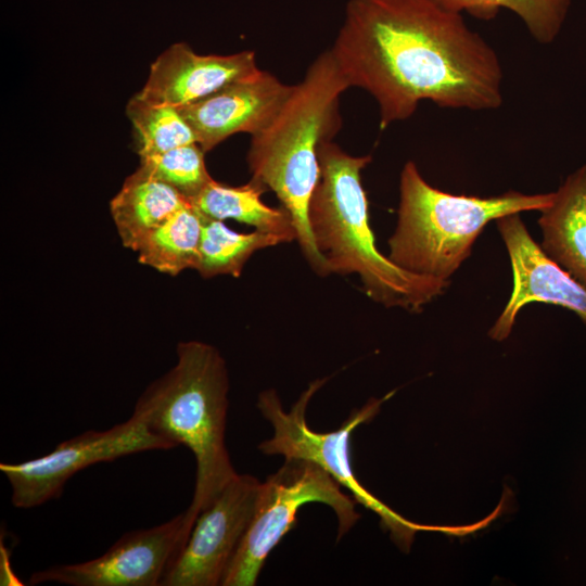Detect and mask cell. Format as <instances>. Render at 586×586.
Instances as JSON below:
<instances>
[{
	"label": "cell",
	"mask_w": 586,
	"mask_h": 586,
	"mask_svg": "<svg viewBox=\"0 0 586 586\" xmlns=\"http://www.w3.org/2000/svg\"><path fill=\"white\" fill-rule=\"evenodd\" d=\"M330 50L349 86L377 101L381 130L425 100L471 111L502 103L496 51L431 0H349Z\"/></svg>",
	"instance_id": "1"
},
{
	"label": "cell",
	"mask_w": 586,
	"mask_h": 586,
	"mask_svg": "<svg viewBox=\"0 0 586 586\" xmlns=\"http://www.w3.org/2000/svg\"><path fill=\"white\" fill-rule=\"evenodd\" d=\"M351 86L331 50L308 66L276 117L251 138L252 180L276 193L291 215L296 241L319 276H328L308 221V206L320 179L319 149L341 128L340 98Z\"/></svg>",
	"instance_id": "2"
},
{
	"label": "cell",
	"mask_w": 586,
	"mask_h": 586,
	"mask_svg": "<svg viewBox=\"0 0 586 586\" xmlns=\"http://www.w3.org/2000/svg\"><path fill=\"white\" fill-rule=\"evenodd\" d=\"M370 154L353 156L332 140L319 149L320 179L308 221L329 275H358L367 295L386 307L420 311L444 293L449 281L407 271L375 246L361 171Z\"/></svg>",
	"instance_id": "3"
},
{
	"label": "cell",
	"mask_w": 586,
	"mask_h": 586,
	"mask_svg": "<svg viewBox=\"0 0 586 586\" xmlns=\"http://www.w3.org/2000/svg\"><path fill=\"white\" fill-rule=\"evenodd\" d=\"M175 366L139 396L132 416L175 448L195 459V485L188 507L199 515L238 474L226 447L229 378L216 347L180 342Z\"/></svg>",
	"instance_id": "4"
},
{
	"label": "cell",
	"mask_w": 586,
	"mask_h": 586,
	"mask_svg": "<svg viewBox=\"0 0 586 586\" xmlns=\"http://www.w3.org/2000/svg\"><path fill=\"white\" fill-rule=\"evenodd\" d=\"M553 196L555 192L524 194L512 190L488 198L451 194L429 184L409 161L400 173L397 224L387 242V257L407 271L449 281L489 221L514 213L540 212Z\"/></svg>",
	"instance_id": "5"
},
{
	"label": "cell",
	"mask_w": 586,
	"mask_h": 586,
	"mask_svg": "<svg viewBox=\"0 0 586 586\" xmlns=\"http://www.w3.org/2000/svg\"><path fill=\"white\" fill-rule=\"evenodd\" d=\"M326 380L313 381L289 411L283 410L275 390H266L258 395L257 407L273 429V435L259 444V450L266 455H281L285 459L317 463L346 488L355 501L380 518L381 526L390 532L393 542L405 552L409 551L418 532H438L451 536L475 533L479 530L477 522L468 525H430L407 520L362 486L352 467L351 436L358 425L378 415L381 405L395 391L382 398H371L361 408L354 409L337 430L316 432L307 424L306 409Z\"/></svg>",
	"instance_id": "6"
},
{
	"label": "cell",
	"mask_w": 586,
	"mask_h": 586,
	"mask_svg": "<svg viewBox=\"0 0 586 586\" xmlns=\"http://www.w3.org/2000/svg\"><path fill=\"white\" fill-rule=\"evenodd\" d=\"M321 502L333 509L340 539L358 521L355 500L317 463L285 459L277 472L260 484L251 524L233 556L221 586H253L270 551L294 527L302 506Z\"/></svg>",
	"instance_id": "7"
},
{
	"label": "cell",
	"mask_w": 586,
	"mask_h": 586,
	"mask_svg": "<svg viewBox=\"0 0 586 586\" xmlns=\"http://www.w3.org/2000/svg\"><path fill=\"white\" fill-rule=\"evenodd\" d=\"M171 448L131 415L110 429L89 430L63 441L38 458L2 462L0 471L10 483L13 507L30 509L59 498L67 481L89 466L141 451Z\"/></svg>",
	"instance_id": "8"
},
{
	"label": "cell",
	"mask_w": 586,
	"mask_h": 586,
	"mask_svg": "<svg viewBox=\"0 0 586 586\" xmlns=\"http://www.w3.org/2000/svg\"><path fill=\"white\" fill-rule=\"evenodd\" d=\"M198 515L189 508L150 528L122 535L103 555L34 572L30 585L157 586L186 545Z\"/></svg>",
	"instance_id": "9"
},
{
	"label": "cell",
	"mask_w": 586,
	"mask_h": 586,
	"mask_svg": "<svg viewBox=\"0 0 586 586\" xmlns=\"http://www.w3.org/2000/svg\"><path fill=\"white\" fill-rule=\"evenodd\" d=\"M262 482L237 474L206 509L165 573L161 586H217L235 555L255 511Z\"/></svg>",
	"instance_id": "10"
},
{
	"label": "cell",
	"mask_w": 586,
	"mask_h": 586,
	"mask_svg": "<svg viewBox=\"0 0 586 586\" xmlns=\"http://www.w3.org/2000/svg\"><path fill=\"white\" fill-rule=\"evenodd\" d=\"M496 222L509 254L513 289L489 336L495 341L506 340L520 309L534 302L568 308L586 323V286L545 254L528 233L520 213L500 217Z\"/></svg>",
	"instance_id": "11"
},
{
	"label": "cell",
	"mask_w": 586,
	"mask_h": 586,
	"mask_svg": "<svg viewBox=\"0 0 586 586\" xmlns=\"http://www.w3.org/2000/svg\"><path fill=\"white\" fill-rule=\"evenodd\" d=\"M292 89L293 85L283 84L271 73L259 69L178 110L206 153L232 135L253 136L266 128Z\"/></svg>",
	"instance_id": "12"
},
{
	"label": "cell",
	"mask_w": 586,
	"mask_h": 586,
	"mask_svg": "<svg viewBox=\"0 0 586 586\" xmlns=\"http://www.w3.org/2000/svg\"><path fill=\"white\" fill-rule=\"evenodd\" d=\"M259 69L251 50L227 55L199 54L189 44L177 42L151 64L148 79L136 94L153 104L181 109Z\"/></svg>",
	"instance_id": "13"
},
{
	"label": "cell",
	"mask_w": 586,
	"mask_h": 586,
	"mask_svg": "<svg viewBox=\"0 0 586 586\" xmlns=\"http://www.w3.org/2000/svg\"><path fill=\"white\" fill-rule=\"evenodd\" d=\"M538 225L545 254L586 286V165L566 177Z\"/></svg>",
	"instance_id": "14"
},
{
	"label": "cell",
	"mask_w": 586,
	"mask_h": 586,
	"mask_svg": "<svg viewBox=\"0 0 586 586\" xmlns=\"http://www.w3.org/2000/svg\"><path fill=\"white\" fill-rule=\"evenodd\" d=\"M190 202L169 184L138 169L110 202L123 245L136 252L143 239Z\"/></svg>",
	"instance_id": "15"
},
{
	"label": "cell",
	"mask_w": 586,
	"mask_h": 586,
	"mask_svg": "<svg viewBox=\"0 0 586 586\" xmlns=\"http://www.w3.org/2000/svg\"><path fill=\"white\" fill-rule=\"evenodd\" d=\"M267 190L251 179L243 186H227L212 179L190 204L203 216L217 219H233L252 226L255 230L276 234L283 242L297 239L293 219L283 207H270L262 201Z\"/></svg>",
	"instance_id": "16"
},
{
	"label": "cell",
	"mask_w": 586,
	"mask_h": 586,
	"mask_svg": "<svg viewBox=\"0 0 586 586\" xmlns=\"http://www.w3.org/2000/svg\"><path fill=\"white\" fill-rule=\"evenodd\" d=\"M203 215L190 203L151 231L140 243L138 262L158 272L177 276L195 268Z\"/></svg>",
	"instance_id": "17"
},
{
	"label": "cell",
	"mask_w": 586,
	"mask_h": 586,
	"mask_svg": "<svg viewBox=\"0 0 586 586\" xmlns=\"http://www.w3.org/2000/svg\"><path fill=\"white\" fill-rule=\"evenodd\" d=\"M284 243L271 233L255 230L250 233L237 232L222 220L203 216L202 234L195 270L203 278L219 275L240 277L249 258L256 252Z\"/></svg>",
	"instance_id": "18"
},
{
	"label": "cell",
	"mask_w": 586,
	"mask_h": 586,
	"mask_svg": "<svg viewBox=\"0 0 586 586\" xmlns=\"http://www.w3.org/2000/svg\"><path fill=\"white\" fill-rule=\"evenodd\" d=\"M441 8L455 13L467 12L471 16L491 21L500 9L517 14L531 36L539 43L552 42L565 20L570 0H431Z\"/></svg>",
	"instance_id": "19"
},
{
	"label": "cell",
	"mask_w": 586,
	"mask_h": 586,
	"mask_svg": "<svg viewBox=\"0 0 586 586\" xmlns=\"http://www.w3.org/2000/svg\"><path fill=\"white\" fill-rule=\"evenodd\" d=\"M126 114L133 128L139 156L196 142L193 130L177 107L153 104L135 94L126 105Z\"/></svg>",
	"instance_id": "20"
},
{
	"label": "cell",
	"mask_w": 586,
	"mask_h": 586,
	"mask_svg": "<svg viewBox=\"0 0 586 586\" xmlns=\"http://www.w3.org/2000/svg\"><path fill=\"white\" fill-rule=\"evenodd\" d=\"M204 154L201 145L193 142L140 156L139 168L169 184L190 201L213 179L207 171Z\"/></svg>",
	"instance_id": "21"
}]
</instances>
